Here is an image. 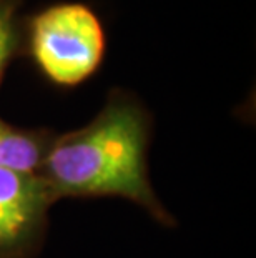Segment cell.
<instances>
[{
	"label": "cell",
	"mask_w": 256,
	"mask_h": 258,
	"mask_svg": "<svg viewBox=\"0 0 256 258\" xmlns=\"http://www.w3.org/2000/svg\"><path fill=\"white\" fill-rule=\"evenodd\" d=\"M150 120L143 107L115 92L89 125L52 139L40 170L53 200L62 197H122L170 225L148 178Z\"/></svg>",
	"instance_id": "6da1fadb"
},
{
	"label": "cell",
	"mask_w": 256,
	"mask_h": 258,
	"mask_svg": "<svg viewBox=\"0 0 256 258\" xmlns=\"http://www.w3.org/2000/svg\"><path fill=\"white\" fill-rule=\"evenodd\" d=\"M29 45L40 72L55 85L73 87L95 74L105 53V32L83 4H57L37 14Z\"/></svg>",
	"instance_id": "7a4b0ae2"
},
{
	"label": "cell",
	"mask_w": 256,
	"mask_h": 258,
	"mask_svg": "<svg viewBox=\"0 0 256 258\" xmlns=\"http://www.w3.org/2000/svg\"><path fill=\"white\" fill-rule=\"evenodd\" d=\"M55 202L39 173L0 168V258H32Z\"/></svg>",
	"instance_id": "3957f363"
},
{
	"label": "cell",
	"mask_w": 256,
	"mask_h": 258,
	"mask_svg": "<svg viewBox=\"0 0 256 258\" xmlns=\"http://www.w3.org/2000/svg\"><path fill=\"white\" fill-rule=\"evenodd\" d=\"M50 142L45 132L17 128L0 118V168L37 173Z\"/></svg>",
	"instance_id": "277c9868"
},
{
	"label": "cell",
	"mask_w": 256,
	"mask_h": 258,
	"mask_svg": "<svg viewBox=\"0 0 256 258\" xmlns=\"http://www.w3.org/2000/svg\"><path fill=\"white\" fill-rule=\"evenodd\" d=\"M19 42L17 4L14 0H0V82L7 65L17 52Z\"/></svg>",
	"instance_id": "5b68a950"
}]
</instances>
